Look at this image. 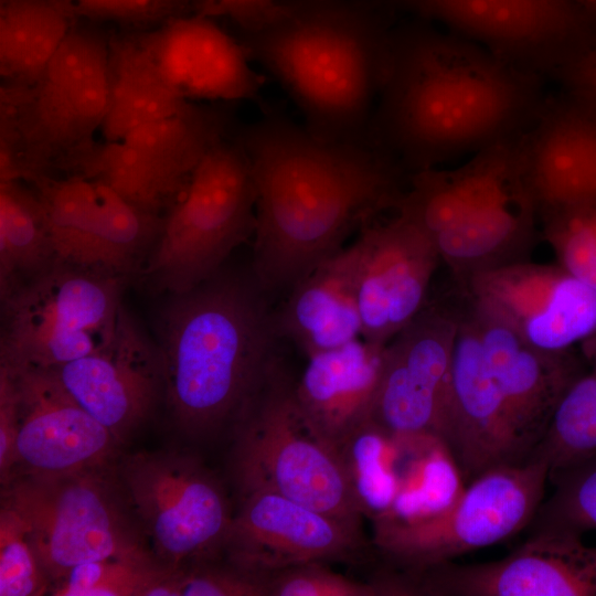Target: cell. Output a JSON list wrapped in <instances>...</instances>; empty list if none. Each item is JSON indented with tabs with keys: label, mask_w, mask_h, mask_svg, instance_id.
Returning a JSON list of instances; mask_svg holds the SVG:
<instances>
[{
	"label": "cell",
	"mask_w": 596,
	"mask_h": 596,
	"mask_svg": "<svg viewBox=\"0 0 596 596\" xmlns=\"http://www.w3.org/2000/svg\"><path fill=\"white\" fill-rule=\"evenodd\" d=\"M234 139L254 181L260 287H292L355 225L395 210L406 188L400 160L371 135L331 138L269 111Z\"/></svg>",
	"instance_id": "obj_1"
},
{
	"label": "cell",
	"mask_w": 596,
	"mask_h": 596,
	"mask_svg": "<svg viewBox=\"0 0 596 596\" xmlns=\"http://www.w3.org/2000/svg\"><path fill=\"white\" fill-rule=\"evenodd\" d=\"M354 502L373 521L391 508L401 483L403 438L369 421L338 450Z\"/></svg>",
	"instance_id": "obj_33"
},
{
	"label": "cell",
	"mask_w": 596,
	"mask_h": 596,
	"mask_svg": "<svg viewBox=\"0 0 596 596\" xmlns=\"http://www.w3.org/2000/svg\"><path fill=\"white\" fill-rule=\"evenodd\" d=\"M461 288L541 350L567 351L596 334V290L560 264L517 262Z\"/></svg>",
	"instance_id": "obj_18"
},
{
	"label": "cell",
	"mask_w": 596,
	"mask_h": 596,
	"mask_svg": "<svg viewBox=\"0 0 596 596\" xmlns=\"http://www.w3.org/2000/svg\"><path fill=\"white\" fill-rule=\"evenodd\" d=\"M116 476L160 563L179 570L223 554L234 514L221 481L196 456L140 451L123 457Z\"/></svg>",
	"instance_id": "obj_11"
},
{
	"label": "cell",
	"mask_w": 596,
	"mask_h": 596,
	"mask_svg": "<svg viewBox=\"0 0 596 596\" xmlns=\"http://www.w3.org/2000/svg\"><path fill=\"white\" fill-rule=\"evenodd\" d=\"M441 438L468 483L491 468L526 461L466 304L459 307Z\"/></svg>",
	"instance_id": "obj_24"
},
{
	"label": "cell",
	"mask_w": 596,
	"mask_h": 596,
	"mask_svg": "<svg viewBox=\"0 0 596 596\" xmlns=\"http://www.w3.org/2000/svg\"><path fill=\"white\" fill-rule=\"evenodd\" d=\"M354 245L361 337L387 344L426 306L439 254L429 236L398 213L368 227Z\"/></svg>",
	"instance_id": "obj_21"
},
{
	"label": "cell",
	"mask_w": 596,
	"mask_h": 596,
	"mask_svg": "<svg viewBox=\"0 0 596 596\" xmlns=\"http://www.w3.org/2000/svg\"><path fill=\"white\" fill-rule=\"evenodd\" d=\"M164 596H268V592L264 576L216 558L179 568L168 581Z\"/></svg>",
	"instance_id": "obj_40"
},
{
	"label": "cell",
	"mask_w": 596,
	"mask_h": 596,
	"mask_svg": "<svg viewBox=\"0 0 596 596\" xmlns=\"http://www.w3.org/2000/svg\"><path fill=\"white\" fill-rule=\"evenodd\" d=\"M177 571L156 557H109L74 566L50 590L55 596H159Z\"/></svg>",
	"instance_id": "obj_35"
},
{
	"label": "cell",
	"mask_w": 596,
	"mask_h": 596,
	"mask_svg": "<svg viewBox=\"0 0 596 596\" xmlns=\"http://www.w3.org/2000/svg\"><path fill=\"white\" fill-rule=\"evenodd\" d=\"M193 3L198 14L227 17L246 34L266 26L284 7L279 0H193Z\"/></svg>",
	"instance_id": "obj_42"
},
{
	"label": "cell",
	"mask_w": 596,
	"mask_h": 596,
	"mask_svg": "<svg viewBox=\"0 0 596 596\" xmlns=\"http://www.w3.org/2000/svg\"><path fill=\"white\" fill-rule=\"evenodd\" d=\"M519 135L483 147L458 168L414 171L395 207L429 236L460 285L526 260L533 246L538 214L522 177Z\"/></svg>",
	"instance_id": "obj_5"
},
{
	"label": "cell",
	"mask_w": 596,
	"mask_h": 596,
	"mask_svg": "<svg viewBox=\"0 0 596 596\" xmlns=\"http://www.w3.org/2000/svg\"><path fill=\"white\" fill-rule=\"evenodd\" d=\"M109 100L100 128L105 140L123 139L136 128L185 109L182 97L163 77L142 32L108 40Z\"/></svg>",
	"instance_id": "obj_28"
},
{
	"label": "cell",
	"mask_w": 596,
	"mask_h": 596,
	"mask_svg": "<svg viewBox=\"0 0 596 596\" xmlns=\"http://www.w3.org/2000/svg\"><path fill=\"white\" fill-rule=\"evenodd\" d=\"M544 78L451 31L392 30L370 134L414 171L522 132Z\"/></svg>",
	"instance_id": "obj_2"
},
{
	"label": "cell",
	"mask_w": 596,
	"mask_h": 596,
	"mask_svg": "<svg viewBox=\"0 0 596 596\" xmlns=\"http://www.w3.org/2000/svg\"><path fill=\"white\" fill-rule=\"evenodd\" d=\"M522 177L541 220L596 203V108L563 91L517 137Z\"/></svg>",
	"instance_id": "obj_20"
},
{
	"label": "cell",
	"mask_w": 596,
	"mask_h": 596,
	"mask_svg": "<svg viewBox=\"0 0 596 596\" xmlns=\"http://www.w3.org/2000/svg\"><path fill=\"white\" fill-rule=\"evenodd\" d=\"M268 596H393L382 578L364 583L333 572L324 563H308L265 576Z\"/></svg>",
	"instance_id": "obj_39"
},
{
	"label": "cell",
	"mask_w": 596,
	"mask_h": 596,
	"mask_svg": "<svg viewBox=\"0 0 596 596\" xmlns=\"http://www.w3.org/2000/svg\"><path fill=\"white\" fill-rule=\"evenodd\" d=\"M541 221L558 264L596 290V203Z\"/></svg>",
	"instance_id": "obj_38"
},
{
	"label": "cell",
	"mask_w": 596,
	"mask_h": 596,
	"mask_svg": "<svg viewBox=\"0 0 596 596\" xmlns=\"http://www.w3.org/2000/svg\"><path fill=\"white\" fill-rule=\"evenodd\" d=\"M589 363L564 393L543 440L531 458L545 460L550 473L596 454V334L582 342Z\"/></svg>",
	"instance_id": "obj_34"
},
{
	"label": "cell",
	"mask_w": 596,
	"mask_h": 596,
	"mask_svg": "<svg viewBox=\"0 0 596 596\" xmlns=\"http://www.w3.org/2000/svg\"><path fill=\"white\" fill-rule=\"evenodd\" d=\"M554 492L532 520L534 532L581 535L596 530V454L552 472Z\"/></svg>",
	"instance_id": "obj_36"
},
{
	"label": "cell",
	"mask_w": 596,
	"mask_h": 596,
	"mask_svg": "<svg viewBox=\"0 0 596 596\" xmlns=\"http://www.w3.org/2000/svg\"><path fill=\"white\" fill-rule=\"evenodd\" d=\"M279 365L234 426L232 469L240 494L270 491L360 526L339 453L302 415Z\"/></svg>",
	"instance_id": "obj_9"
},
{
	"label": "cell",
	"mask_w": 596,
	"mask_h": 596,
	"mask_svg": "<svg viewBox=\"0 0 596 596\" xmlns=\"http://www.w3.org/2000/svg\"><path fill=\"white\" fill-rule=\"evenodd\" d=\"M458 322L459 307L426 305L385 345L374 424L397 437L441 438Z\"/></svg>",
	"instance_id": "obj_15"
},
{
	"label": "cell",
	"mask_w": 596,
	"mask_h": 596,
	"mask_svg": "<svg viewBox=\"0 0 596 596\" xmlns=\"http://www.w3.org/2000/svg\"><path fill=\"white\" fill-rule=\"evenodd\" d=\"M2 368L11 373L18 395L12 478L71 473L115 464L120 441L70 395L51 370Z\"/></svg>",
	"instance_id": "obj_19"
},
{
	"label": "cell",
	"mask_w": 596,
	"mask_h": 596,
	"mask_svg": "<svg viewBox=\"0 0 596 596\" xmlns=\"http://www.w3.org/2000/svg\"><path fill=\"white\" fill-rule=\"evenodd\" d=\"M0 182V291L61 258L35 191Z\"/></svg>",
	"instance_id": "obj_32"
},
{
	"label": "cell",
	"mask_w": 596,
	"mask_h": 596,
	"mask_svg": "<svg viewBox=\"0 0 596 596\" xmlns=\"http://www.w3.org/2000/svg\"><path fill=\"white\" fill-rule=\"evenodd\" d=\"M70 0H0V73L6 86L32 84L75 26Z\"/></svg>",
	"instance_id": "obj_29"
},
{
	"label": "cell",
	"mask_w": 596,
	"mask_h": 596,
	"mask_svg": "<svg viewBox=\"0 0 596 596\" xmlns=\"http://www.w3.org/2000/svg\"><path fill=\"white\" fill-rule=\"evenodd\" d=\"M49 370L70 395L120 443L163 397V371L158 345L124 306L114 336L106 345Z\"/></svg>",
	"instance_id": "obj_22"
},
{
	"label": "cell",
	"mask_w": 596,
	"mask_h": 596,
	"mask_svg": "<svg viewBox=\"0 0 596 596\" xmlns=\"http://www.w3.org/2000/svg\"><path fill=\"white\" fill-rule=\"evenodd\" d=\"M464 296L517 444L529 460L546 435L564 393L584 370L572 350L535 348L486 305L466 292Z\"/></svg>",
	"instance_id": "obj_23"
},
{
	"label": "cell",
	"mask_w": 596,
	"mask_h": 596,
	"mask_svg": "<svg viewBox=\"0 0 596 596\" xmlns=\"http://www.w3.org/2000/svg\"><path fill=\"white\" fill-rule=\"evenodd\" d=\"M405 456L398 492L386 513L374 523L413 524L453 507L466 480L447 444L436 435L401 437Z\"/></svg>",
	"instance_id": "obj_30"
},
{
	"label": "cell",
	"mask_w": 596,
	"mask_h": 596,
	"mask_svg": "<svg viewBox=\"0 0 596 596\" xmlns=\"http://www.w3.org/2000/svg\"><path fill=\"white\" fill-rule=\"evenodd\" d=\"M230 126L227 103L193 102L123 139L92 140L68 155L61 171L100 181L130 203L158 214L175 201L203 157L227 138Z\"/></svg>",
	"instance_id": "obj_13"
},
{
	"label": "cell",
	"mask_w": 596,
	"mask_h": 596,
	"mask_svg": "<svg viewBox=\"0 0 596 596\" xmlns=\"http://www.w3.org/2000/svg\"><path fill=\"white\" fill-rule=\"evenodd\" d=\"M255 201L248 159L226 138L203 157L162 220L146 268L156 288L179 294L214 276L255 228Z\"/></svg>",
	"instance_id": "obj_10"
},
{
	"label": "cell",
	"mask_w": 596,
	"mask_h": 596,
	"mask_svg": "<svg viewBox=\"0 0 596 596\" xmlns=\"http://www.w3.org/2000/svg\"><path fill=\"white\" fill-rule=\"evenodd\" d=\"M365 546L360 526L258 490L241 496L223 554L234 566L265 577L301 564L354 561Z\"/></svg>",
	"instance_id": "obj_17"
},
{
	"label": "cell",
	"mask_w": 596,
	"mask_h": 596,
	"mask_svg": "<svg viewBox=\"0 0 596 596\" xmlns=\"http://www.w3.org/2000/svg\"><path fill=\"white\" fill-rule=\"evenodd\" d=\"M391 31L370 6L299 0L242 44L289 93L306 126L353 139L370 135Z\"/></svg>",
	"instance_id": "obj_4"
},
{
	"label": "cell",
	"mask_w": 596,
	"mask_h": 596,
	"mask_svg": "<svg viewBox=\"0 0 596 596\" xmlns=\"http://www.w3.org/2000/svg\"><path fill=\"white\" fill-rule=\"evenodd\" d=\"M563 91L596 108V39L555 75Z\"/></svg>",
	"instance_id": "obj_44"
},
{
	"label": "cell",
	"mask_w": 596,
	"mask_h": 596,
	"mask_svg": "<svg viewBox=\"0 0 596 596\" xmlns=\"http://www.w3.org/2000/svg\"><path fill=\"white\" fill-rule=\"evenodd\" d=\"M51 588L29 524L13 508L0 509V596H38Z\"/></svg>",
	"instance_id": "obj_37"
},
{
	"label": "cell",
	"mask_w": 596,
	"mask_h": 596,
	"mask_svg": "<svg viewBox=\"0 0 596 596\" xmlns=\"http://www.w3.org/2000/svg\"><path fill=\"white\" fill-rule=\"evenodd\" d=\"M570 1L596 14V0H570Z\"/></svg>",
	"instance_id": "obj_45"
},
{
	"label": "cell",
	"mask_w": 596,
	"mask_h": 596,
	"mask_svg": "<svg viewBox=\"0 0 596 596\" xmlns=\"http://www.w3.org/2000/svg\"><path fill=\"white\" fill-rule=\"evenodd\" d=\"M158 320L163 398L192 438L235 426L279 365L275 320L252 281L217 273L169 294Z\"/></svg>",
	"instance_id": "obj_3"
},
{
	"label": "cell",
	"mask_w": 596,
	"mask_h": 596,
	"mask_svg": "<svg viewBox=\"0 0 596 596\" xmlns=\"http://www.w3.org/2000/svg\"><path fill=\"white\" fill-rule=\"evenodd\" d=\"M19 428L18 395L11 373L0 366V479L8 483L15 465Z\"/></svg>",
	"instance_id": "obj_43"
},
{
	"label": "cell",
	"mask_w": 596,
	"mask_h": 596,
	"mask_svg": "<svg viewBox=\"0 0 596 596\" xmlns=\"http://www.w3.org/2000/svg\"><path fill=\"white\" fill-rule=\"evenodd\" d=\"M142 36L163 77L188 100L228 104L262 91L265 78L244 45L209 17L178 15Z\"/></svg>",
	"instance_id": "obj_25"
},
{
	"label": "cell",
	"mask_w": 596,
	"mask_h": 596,
	"mask_svg": "<svg viewBox=\"0 0 596 596\" xmlns=\"http://www.w3.org/2000/svg\"><path fill=\"white\" fill-rule=\"evenodd\" d=\"M549 475V464L540 458L491 468L433 519L413 524L374 523L373 542L406 573L449 563L528 526L542 503Z\"/></svg>",
	"instance_id": "obj_12"
},
{
	"label": "cell",
	"mask_w": 596,
	"mask_h": 596,
	"mask_svg": "<svg viewBox=\"0 0 596 596\" xmlns=\"http://www.w3.org/2000/svg\"><path fill=\"white\" fill-rule=\"evenodd\" d=\"M542 78L596 39V14L570 0H383Z\"/></svg>",
	"instance_id": "obj_14"
},
{
	"label": "cell",
	"mask_w": 596,
	"mask_h": 596,
	"mask_svg": "<svg viewBox=\"0 0 596 596\" xmlns=\"http://www.w3.org/2000/svg\"><path fill=\"white\" fill-rule=\"evenodd\" d=\"M62 259L91 267L103 212V183L82 174L40 175L30 181Z\"/></svg>",
	"instance_id": "obj_31"
},
{
	"label": "cell",
	"mask_w": 596,
	"mask_h": 596,
	"mask_svg": "<svg viewBox=\"0 0 596 596\" xmlns=\"http://www.w3.org/2000/svg\"><path fill=\"white\" fill-rule=\"evenodd\" d=\"M114 467L19 475L2 486L1 503L18 511L29 524L51 585L83 563L109 557H156Z\"/></svg>",
	"instance_id": "obj_8"
},
{
	"label": "cell",
	"mask_w": 596,
	"mask_h": 596,
	"mask_svg": "<svg viewBox=\"0 0 596 596\" xmlns=\"http://www.w3.org/2000/svg\"><path fill=\"white\" fill-rule=\"evenodd\" d=\"M581 535L534 532L505 557L451 562L406 575L409 595L596 596V546Z\"/></svg>",
	"instance_id": "obj_16"
},
{
	"label": "cell",
	"mask_w": 596,
	"mask_h": 596,
	"mask_svg": "<svg viewBox=\"0 0 596 596\" xmlns=\"http://www.w3.org/2000/svg\"><path fill=\"white\" fill-rule=\"evenodd\" d=\"M76 11L93 18L149 24L183 15L193 0H70ZM194 7V6H193Z\"/></svg>",
	"instance_id": "obj_41"
},
{
	"label": "cell",
	"mask_w": 596,
	"mask_h": 596,
	"mask_svg": "<svg viewBox=\"0 0 596 596\" xmlns=\"http://www.w3.org/2000/svg\"><path fill=\"white\" fill-rule=\"evenodd\" d=\"M356 273L354 244L322 260L292 286L275 320L277 332L297 343L308 356L360 338Z\"/></svg>",
	"instance_id": "obj_27"
},
{
	"label": "cell",
	"mask_w": 596,
	"mask_h": 596,
	"mask_svg": "<svg viewBox=\"0 0 596 596\" xmlns=\"http://www.w3.org/2000/svg\"><path fill=\"white\" fill-rule=\"evenodd\" d=\"M386 344L362 337L309 355L294 384L297 404L318 436L337 451L371 421Z\"/></svg>",
	"instance_id": "obj_26"
},
{
	"label": "cell",
	"mask_w": 596,
	"mask_h": 596,
	"mask_svg": "<svg viewBox=\"0 0 596 596\" xmlns=\"http://www.w3.org/2000/svg\"><path fill=\"white\" fill-rule=\"evenodd\" d=\"M126 277L58 258L0 291V365L54 369L114 336Z\"/></svg>",
	"instance_id": "obj_7"
},
{
	"label": "cell",
	"mask_w": 596,
	"mask_h": 596,
	"mask_svg": "<svg viewBox=\"0 0 596 596\" xmlns=\"http://www.w3.org/2000/svg\"><path fill=\"white\" fill-rule=\"evenodd\" d=\"M108 40L77 25L28 86H1L0 182L53 175L94 140L109 100Z\"/></svg>",
	"instance_id": "obj_6"
}]
</instances>
